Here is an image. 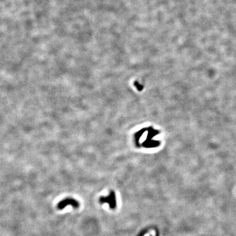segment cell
I'll use <instances>...</instances> for the list:
<instances>
[{
	"mask_svg": "<svg viewBox=\"0 0 236 236\" xmlns=\"http://www.w3.org/2000/svg\"><path fill=\"white\" fill-rule=\"evenodd\" d=\"M99 201L101 203H108L110 209H115L117 205V202L114 191H111L108 196L101 197L99 198Z\"/></svg>",
	"mask_w": 236,
	"mask_h": 236,
	"instance_id": "6da1fadb",
	"label": "cell"
},
{
	"mask_svg": "<svg viewBox=\"0 0 236 236\" xmlns=\"http://www.w3.org/2000/svg\"><path fill=\"white\" fill-rule=\"evenodd\" d=\"M68 205H71L74 208H78L79 207L80 203L76 200L71 198H67L60 201L57 204V207L59 210H63Z\"/></svg>",
	"mask_w": 236,
	"mask_h": 236,
	"instance_id": "7a4b0ae2",
	"label": "cell"
}]
</instances>
